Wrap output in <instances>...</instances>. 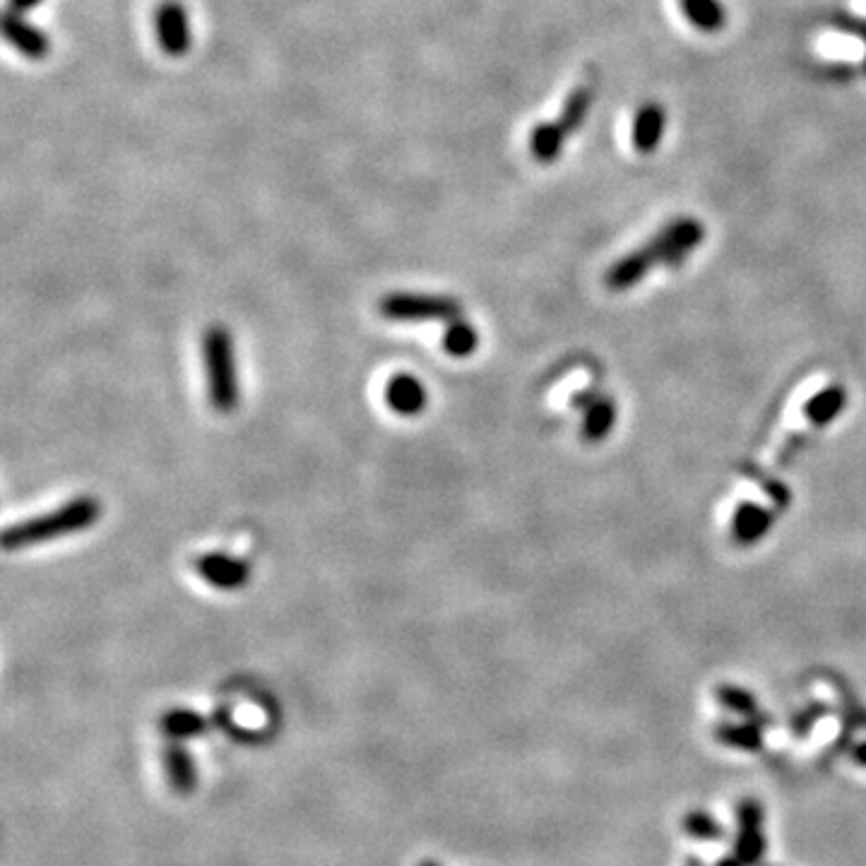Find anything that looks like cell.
<instances>
[{
	"label": "cell",
	"mask_w": 866,
	"mask_h": 866,
	"mask_svg": "<svg viewBox=\"0 0 866 866\" xmlns=\"http://www.w3.org/2000/svg\"><path fill=\"white\" fill-rule=\"evenodd\" d=\"M102 518V503L94 496H75L61 508L49 513L29 518L25 523L8 527L3 535V547L8 551H20L39 544H49L53 539H61L77 532L90 530Z\"/></svg>",
	"instance_id": "1"
},
{
	"label": "cell",
	"mask_w": 866,
	"mask_h": 866,
	"mask_svg": "<svg viewBox=\"0 0 866 866\" xmlns=\"http://www.w3.org/2000/svg\"><path fill=\"white\" fill-rule=\"evenodd\" d=\"M203 361L207 395L217 412L229 414L239 405V373H236L234 337L224 325H212L203 337Z\"/></svg>",
	"instance_id": "2"
},
{
	"label": "cell",
	"mask_w": 866,
	"mask_h": 866,
	"mask_svg": "<svg viewBox=\"0 0 866 866\" xmlns=\"http://www.w3.org/2000/svg\"><path fill=\"white\" fill-rule=\"evenodd\" d=\"M705 239V227L696 217H679L662 227L648 243L636 248L640 253L638 258L648 270L655 265H667V268H679L681 263L701 246Z\"/></svg>",
	"instance_id": "3"
},
{
	"label": "cell",
	"mask_w": 866,
	"mask_h": 866,
	"mask_svg": "<svg viewBox=\"0 0 866 866\" xmlns=\"http://www.w3.org/2000/svg\"><path fill=\"white\" fill-rule=\"evenodd\" d=\"M383 318L395 323H419V320H450L460 318L462 306L450 296L433 294H388L378 306Z\"/></svg>",
	"instance_id": "4"
},
{
	"label": "cell",
	"mask_w": 866,
	"mask_h": 866,
	"mask_svg": "<svg viewBox=\"0 0 866 866\" xmlns=\"http://www.w3.org/2000/svg\"><path fill=\"white\" fill-rule=\"evenodd\" d=\"M154 27H157L159 46L169 56H183L191 49V22L179 0L159 3V8L154 10Z\"/></svg>",
	"instance_id": "5"
},
{
	"label": "cell",
	"mask_w": 866,
	"mask_h": 866,
	"mask_svg": "<svg viewBox=\"0 0 866 866\" xmlns=\"http://www.w3.org/2000/svg\"><path fill=\"white\" fill-rule=\"evenodd\" d=\"M573 407H580L585 412L583 419V438L590 443H599L609 436L616 424V405L612 397H604L597 393H578L573 395Z\"/></svg>",
	"instance_id": "6"
},
{
	"label": "cell",
	"mask_w": 866,
	"mask_h": 866,
	"mask_svg": "<svg viewBox=\"0 0 866 866\" xmlns=\"http://www.w3.org/2000/svg\"><path fill=\"white\" fill-rule=\"evenodd\" d=\"M3 34L8 44L27 56L29 61H44L51 51V39L44 29L29 25L15 10H8L3 17Z\"/></svg>",
	"instance_id": "7"
},
{
	"label": "cell",
	"mask_w": 866,
	"mask_h": 866,
	"mask_svg": "<svg viewBox=\"0 0 866 866\" xmlns=\"http://www.w3.org/2000/svg\"><path fill=\"white\" fill-rule=\"evenodd\" d=\"M765 852L763 835V809L761 804L746 799L739 806V835H737V859L741 864H758Z\"/></svg>",
	"instance_id": "8"
},
{
	"label": "cell",
	"mask_w": 866,
	"mask_h": 866,
	"mask_svg": "<svg viewBox=\"0 0 866 866\" xmlns=\"http://www.w3.org/2000/svg\"><path fill=\"white\" fill-rule=\"evenodd\" d=\"M198 573L203 575L205 583H210L217 590H239L248 583V568L246 561L234 559L229 554H205L195 563Z\"/></svg>",
	"instance_id": "9"
},
{
	"label": "cell",
	"mask_w": 866,
	"mask_h": 866,
	"mask_svg": "<svg viewBox=\"0 0 866 866\" xmlns=\"http://www.w3.org/2000/svg\"><path fill=\"white\" fill-rule=\"evenodd\" d=\"M664 128H667V111H664V106L657 102L643 104L636 111V118H633V147H636L640 154L655 152L664 138Z\"/></svg>",
	"instance_id": "10"
},
{
	"label": "cell",
	"mask_w": 866,
	"mask_h": 866,
	"mask_svg": "<svg viewBox=\"0 0 866 866\" xmlns=\"http://www.w3.org/2000/svg\"><path fill=\"white\" fill-rule=\"evenodd\" d=\"M773 523H775V515L770 513V510L756 506V503H741V506L734 510V518H732L734 542L741 544V547L758 544L770 530H773Z\"/></svg>",
	"instance_id": "11"
},
{
	"label": "cell",
	"mask_w": 866,
	"mask_h": 866,
	"mask_svg": "<svg viewBox=\"0 0 866 866\" xmlns=\"http://www.w3.org/2000/svg\"><path fill=\"white\" fill-rule=\"evenodd\" d=\"M385 402L402 417H417L426 407V390L414 376L400 373L385 388Z\"/></svg>",
	"instance_id": "12"
},
{
	"label": "cell",
	"mask_w": 866,
	"mask_h": 866,
	"mask_svg": "<svg viewBox=\"0 0 866 866\" xmlns=\"http://www.w3.org/2000/svg\"><path fill=\"white\" fill-rule=\"evenodd\" d=\"M847 407V393L845 388L838 383L828 385L821 393H816L809 402L804 405V417L809 419V424H814L816 429L830 426L835 419L840 417L842 409Z\"/></svg>",
	"instance_id": "13"
},
{
	"label": "cell",
	"mask_w": 866,
	"mask_h": 866,
	"mask_svg": "<svg viewBox=\"0 0 866 866\" xmlns=\"http://www.w3.org/2000/svg\"><path fill=\"white\" fill-rule=\"evenodd\" d=\"M679 8L686 20L705 34H717L727 27V8L720 0H679Z\"/></svg>",
	"instance_id": "14"
},
{
	"label": "cell",
	"mask_w": 866,
	"mask_h": 866,
	"mask_svg": "<svg viewBox=\"0 0 866 866\" xmlns=\"http://www.w3.org/2000/svg\"><path fill=\"white\" fill-rule=\"evenodd\" d=\"M566 130L559 126V121L537 123L530 133V154L539 164H551L561 157L563 142H566Z\"/></svg>",
	"instance_id": "15"
},
{
	"label": "cell",
	"mask_w": 866,
	"mask_h": 866,
	"mask_svg": "<svg viewBox=\"0 0 866 866\" xmlns=\"http://www.w3.org/2000/svg\"><path fill=\"white\" fill-rule=\"evenodd\" d=\"M477 344V330H474L467 320H450L446 332H443V349H446L450 357H470V354L477 352Z\"/></svg>",
	"instance_id": "16"
},
{
	"label": "cell",
	"mask_w": 866,
	"mask_h": 866,
	"mask_svg": "<svg viewBox=\"0 0 866 866\" xmlns=\"http://www.w3.org/2000/svg\"><path fill=\"white\" fill-rule=\"evenodd\" d=\"M590 106H592V90L590 87H575V90L568 94V99L563 102V109L556 121H559V126L566 130V135H571L585 123L587 114H590Z\"/></svg>",
	"instance_id": "17"
},
{
	"label": "cell",
	"mask_w": 866,
	"mask_h": 866,
	"mask_svg": "<svg viewBox=\"0 0 866 866\" xmlns=\"http://www.w3.org/2000/svg\"><path fill=\"white\" fill-rule=\"evenodd\" d=\"M164 763H166V775H169L171 785H174L179 792H191V787L195 785L193 758L188 756L181 746H169L164 753Z\"/></svg>",
	"instance_id": "18"
},
{
	"label": "cell",
	"mask_w": 866,
	"mask_h": 866,
	"mask_svg": "<svg viewBox=\"0 0 866 866\" xmlns=\"http://www.w3.org/2000/svg\"><path fill=\"white\" fill-rule=\"evenodd\" d=\"M717 739L727 746H737L744 751H758L763 744L761 727L756 722L749 725H720L717 727Z\"/></svg>",
	"instance_id": "19"
},
{
	"label": "cell",
	"mask_w": 866,
	"mask_h": 866,
	"mask_svg": "<svg viewBox=\"0 0 866 866\" xmlns=\"http://www.w3.org/2000/svg\"><path fill=\"white\" fill-rule=\"evenodd\" d=\"M162 727L169 737L186 739L198 737L205 729V720L198 713H191V710H169V713L162 717Z\"/></svg>",
	"instance_id": "20"
},
{
	"label": "cell",
	"mask_w": 866,
	"mask_h": 866,
	"mask_svg": "<svg viewBox=\"0 0 866 866\" xmlns=\"http://www.w3.org/2000/svg\"><path fill=\"white\" fill-rule=\"evenodd\" d=\"M717 701H720L725 708L732 710V713L751 717V720H758V703L756 698L751 696L749 691H744V688L739 686H720L717 688Z\"/></svg>",
	"instance_id": "21"
},
{
	"label": "cell",
	"mask_w": 866,
	"mask_h": 866,
	"mask_svg": "<svg viewBox=\"0 0 866 866\" xmlns=\"http://www.w3.org/2000/svg\"><path fill=\"white\" fill-rule=\"evenodd\" d=\"M684 830L698 840H720L722 833H725L720 823L710 814H705V811H691L684 818Z\"/></svg>",
	"instance_id": "22"
},
{
	"label": "cell",
	"mask_w": 866,
	"mask_h": 866,
	"mask_svg": "<svg viewBox=\"0 0 866 866\" xmlns=\"http://www.w3.org/2000/svg\"><path fill=\"white\" fill-rule=\"evenodd\" d=\"M830 25L842 29V32H850L857 34L859 39L864 41L866 46V20L864 17H854V15H845V13H835L830 17ZM864 70H866V61H864Z\"/></svg>",
	"instance_id": "23"
},
{
	"label": "cell",
	"mask_w": 866,
	"mask_h": 866,
	"mask_svg": "<svg viewBox=\"0 0 866 866\" xmlns=\"http://www.w3.org/2000/svg\"><path fill=\"white\" fill-rule=\"evenodd\" d=\"M761 486L765 491H768L770 496H773L777 508H787V503H790V491H787L785 486H782L780 482H775V479H763Z\"/></svg>",
	"instance_id": "24"
},
{
	"label": "cell",
	"mask_w": 866,
	"mask_h": 866,
	"mask_svg": "<svg viewBox=\"0 0 866 866\" xmlns=\"http://www.w3.org/2000/svg\"><path fill=\"white\" fill-rule=\"evenodd\" d=\"M41 3H44V0H10V10H15V13L25 15V13H29V10H34Z\"/></svg>",
	"instance_id": "25"
},
{
	"label": "cell",
	"mask_w": 866,
	"mask_h": 866,
	"mask_svg": "<svg viewBox=\"0 0 866 866\" xmlns=\"http://www.w3.org/2000/svg\"><path fill=\"white\" fill-rule=\"evenodd\" d=\"M852 756H854V761H857L859 765H866V744H859L857 749L852 751Z\"/></svg>",
	"instance_id": "26"
},
{
	"label": "cell",
	"mask_w": 866,
	"mask_h": 866,
	"mask_svg": "<svg viewBox=\"0 0 866 866\" xmlns=\"http://www.w3.org/2000/svg\"><path fill=\"white\" fill-rule=\"evenodd\" d=\"M720 866H741L739 859H722Z\"/></svg>",
	"instance_id": "27"
},
{
	"label": "cell",
	"mask_w": 866,
	"mask_h": 866,
	"mask_svg": "<svg viewBox=\"0 0 866 866\" xmlns=\"http://www.w3.org/2000/svg\"><path fill=\"white\" fill-rule=\"evenodd\" d=\"M419 866H438L436 862H419Z\"/></svg>",
	"instance_id": "28"
},
{
	"label": "cell",
	"mask_w": 866,
	"mask_h": 866,
	"mask_svg": "<svg viewBox=\"0 0 866 866\" xmlns=\"http://www.w3.org/2000/svg\"><path fill=\"white\" fill-rule=\"evenodd\" d=\"M691 866H701V864H698V862H691Z\"/></svg>",
	"instance_id": "29"
}]
</instances>
